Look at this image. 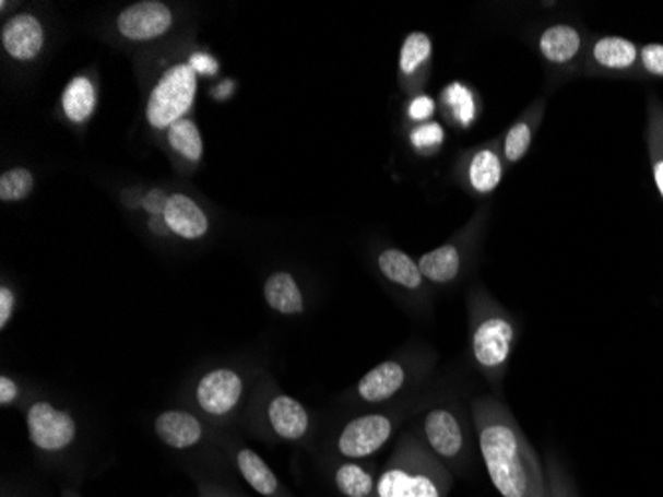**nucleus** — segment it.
<instances>
[{
    "label": "nucleus",
    "instance_id": "obj_1",
    "mask_svg": "<svg viewBox=\"0 0 663 497\" xmlns=\"http://www.w3.org/2000/svg\"><path fill=\"white\" fill-rule=\"evenodd\" d=\"M478 452L502 497H546V468L511 410L493 397L471 404Z\"/></svg>",
    "mask_w": 663,
    "mask_h": 497
},
{
    "label": "nucleus",
    "instance_id": "obj_2",
    "mask_svg": "<svg viewBox=\"0 0 663 497\" xmlns=\"http://www.w3.org/2000/svg\"><path fill=\"white\" fill-rule=\"evenodd\" d=\"M469 351L473 365L490 387L499 392L509 372L519 324L509 310L485 287L471 288L467 295Z\"/></svg>",
    "mask_w": 663,
    "mask_h": 497
},
{
    "label": "nucleus",
    "instance_id": "obj_3",
    "mask_svg": "<svg viewBox=\"0 0 663 497\" xmlns=\"http://www.w3.org/2000/svg\"><path fill=\"white\" fill-rule=\"evenodd\" d=\"M453 472L441 464L422 436L405 434L378 474L376 497H447Z\"/></svg>",
    "mask_w": 663,
    "mask_h": 497
},
{
    "label": "nucleus",
    "instance_id": "obj_4",
    "mask_svg": "<svg viewBox=\"0 0 663 497\" xmlns=\"http://www.w3.org/2000/svg\"><path fill=\"white\" fill-rule=\"evenodd\" d=\"M487 217H489L487 208L478 210L475 217H471V222L457 233L453 239L417 259L427 283L437 287H447L463 276L469 263L473 261L475 249L481 244V237L487 227Z\"/></svg>",
    "mask_w": 663,
    "mask_h": 497
},
{
    "label": "nucleus",
    "instance_id": "obj_5",
    "mask_svg": "<svg viewBox=\"0 0 663 497\" xmlns=\"http://www.w3.org/2000/svg\"><path fill=\"white\" fill-rule=\"evenodd\" d=\"M196 96L197 72L191 64L181 62L167 68L150 92L145 104V120L153 130L167 132L191 111Z\"/></svg>",
    "mask_w": 663,
    "mask_h": 497
},
{
    "label": "nucleus",
    "instance_id": "obj_6",
    "mask_svg": "<svg viewBox=\"0 0 663 497\" xmlns=\"http://www.w3.org/2000/svg\"><path fill=\"white\" fill-rule=\"evenodd\" d=\"M422 440L441 464L453 474L463 472L471 460V434L461 410L436 406L427 410L422 421Z\"/></svg>",
    "mask_w": 663,
    "mask_h": 497
},
{
    "label": "nucleus",
    "instance_id": "obj_7",
    "mask_svg": "<svg viewBox=\"0 0 663 497\" xmlns=\"http://www.w3.org/2000/svg\"><path fill=\"white\" fill-rule=\"evenodd\" d=\"M400 416L392 412H370L350 421L336 438V452L344 460H366L380 452L392 440L400 424Z\"/></svg>",
    "mask_w": 663,
    "mask_h": 497
},
{
    "label": "nucleus",
    "instance_id": "obj_8",
    "mask_svg": "<svg viewBox=\"0 0 663 497\" xmlns=\"http://www.w3.org/2000/svg\"><path fill=\"white\" fill-rule=\"evenodd\" d=\"M26 430L34 448L40 452L58 453L76 442L78 424L70 412L40 400L26 410Z\"/></svg>",
    "mask_w": 663,
    "mask_h": 497
},
{
    "label": "nucleus",
    "instance_id": "obj_9",
    "mask_svg": "<svg viewBox=\"0 0 663 497\" xmlns=\"http://www.w3.org/2000/svg\"><path fill=\"white\" fill-rule=\"evenodd\" d=\"M459 181L475 198H489L502 184L507 171L500 140H489L463 154L457 164Z\"/></svg>",
    "mask_w": 663,
    "mask_h": 497
},
{
    "label": "nucleus",
    "instance_id": "obj_10",
    "mask_svg": "<svg viewBox=\"0 0 663 497\" xmlns=\"http://www.w3.org/2000/svg\"><path fill=\"white\" fill-rule=\"evenodd\" d=\"M197 409L209 418L225 421L239 409L245 397V378L235 368H215L197 382Z\"/></svg>",
    "mask_w": 663,
    "mask_h": 497
},
{
    "label": "nucleus",
    "instance_id": "obj_11",
    "mask_svg": "<svg viewBox=\"0 0 663 497\" xmlns=\"http://www.w3.org/2000/svg\"><path fill=\"white\" fill-rule=\"evenodd\" d=\"M174 11L162 0H140L118 14V33L131 43L157 40L174 28Z\"/></svg>",
    "mask_w": 663,
    "mask_h": 497
},
{
    "label": "nucleus",
    "instance_id": "obj_12",
    "mask_svg": "<svg viewBox=\"0 0 663 497\" xmlns=\"http://www.w3.org/2000/svg\"><path fill=\"white\" fill-rule=\"evenodd\" d=\"M412 380V368L407 363L390 358L374 366L356 384V397L364 404H386L398 397Z\"/></svg>",
    "mask_w": 663,
    "mask_h": 497
},
{
    "label": "nucleus",
    "instance_id": "obj_13",
    "mask_svg": "<svg viewBox=\"0 0 663 497\" xmlns=\"http://www.w3.org/2000/svg\"><path fill=\"white\" fill-rule=\"evenodd\" d=\"M0 40L7 55L16 62H33L44 50L46 33L38 16L31 12H21L2 24Z\"/></svg>",
    "mask_w": 663,
    "mask_h": 497
},
{
    "label": "nucleus",
    "instance_id": "obj_14",
    "mask_svg": "<svg viewBox=\"0 0 663 497\" xmlns=\"http://www.w3.org/2000/svg\"><path fill=\"white\" fill-rule=\"evenodd\" d=\"M267 422L272 434L283 442H303L312 428V421L305 404L283 392L269 400Z\"/></svg>",
    "mask_w": 663,
    "mask_h": 497
},
{
    "label": "nucleus",
    "instance_id": "obj_15",
    "mask_svg": "<svg viewBox=\"0 0 663 497\" xmlns=\"http://www.w3.org/2000/svg\"><path fill=\"white\" fill-rule=\"evenodd\" d=\"M584 33L575 24L568 23L546 26L536 40L538 55L543 56L544 62L556 68L572 67L584 52Z\"/></svg>",
    "mask_w": 663,
    "mask_h": 497
},
{
    "label": "nucleus",
    "instance_id": "obj_16",
    "mask_svg": "<svg viewBox=\"0 0 663 497\" xmlns=\"http://www.w3.org/2000/svg\"><path fill=\"white\" fill-rule=\"evenodd\" d=\"M546 114V99H534L533 104L522 111L521 116L509 126V130L500 138V150L505 157V166H517L529 150L533 147L534 135L538 132Z\"/></svg>",
    "mask_w": 663,
    "mask_h": 497
},
{
    "label": "nucleus",
    "instance_id": "obj_17",
    "mask_svg": "<svg viewBox=\"0 0 663 497\" xmlns=\"http://www.w3.org/2000/svg\"><path fill=\"white\" fill-rule=\"evenodd\" d=\"M434 58V43L427 33H410L403 38L398 58L400 80L405 92H417L422 88L431 68Z\"/></svg>",
    "mask_w": 663,
    "mask_h": 497
},
{
    "label": "nucleus",
    "instance_id": "obj_18",
    "mask_svg": "<svg viewBox=\"0 0 663 497\" xmlns=\"http://www.w3.org/2000/svg\"><path fill=\"white\" fill-rule=\"evenodd\" d=\"M162 215L167 229L186 241L203 239L209 233L208 213L186 193H171L165 199Z\"/></svg>",
    "mask_w": 663,
    "mask_h": 497
},
{
    "label": "nucleus",
    "instance_id": "obj_19",
    "mask_svg": "<svg viewBox=\"0 0 663 497\" xmlns=\"http://www.w3.org/2000/svg\"><path fill=\"white\" fill-rule=\"evenodd\" d=\"M155 436L174 450H191L205 438V426L187 410H165L155 418Z\"/></svg>",
    "mask_w": 663,
    "mask_h": 497
},
{
    "label": "nucleus",
    "instance_id": "obj_20",
    "mask_svg": "<svg viewBox=\"0 0 663 497\" xmlns=\"http://www.w3.org/2000/svg\"><path fill=\"white\" fill-rule=\"evenodd\" d=\"M590 64L604 72H636L640 67V48L624 36H600L588 50Z\"/></svg>",
    "mask_w": 663,
    "mask_h": 497
},
{
    "label": "nucleus",
    "instance_id": "obj_21",
    "mask_svg": "<svg viewBox=\"0 0 663 497\" xmlns=\"http://www.w3.org/2000/svg\"><path fill=\"white\" fill-rule=\"evenodd\" d=\"M233 460L242 475V480L249 484L259 496L262 497H293L281 480L272 472L271 465L262 460L259 453L250 450L247 446L233 448Z\"/></svg>",
    "mask_w": 663,
    "mask_h": 497
},
{
    "label": "nucleus",
    "instance_id": "obj_22",
    "mask_svg": "<svg viewBox=\"0 0 663 497\" xmlns=\"http://www.w3.org/2000/svg\"><path fill=\"white\" fill-rule=\"evenodd\" d=\"M378 269L386 281H390L395 287L410 291V293H422L425 288V276L419 269V263L414 257L398 249V247H386L378 253Z\"/></svg>",
    "mask_w": 663,
    "mask_h": 497
},
{
    "label": "nucleus",
    "instance_id": "obj_23",
    "mask_svg": "<svg viewBox=\"0 0 663 497\" xmlns=\"http://www.w3.org/2000/svg\"><path fill=\"white\" fill-rule=\"evenodd\" d=\"M441 108L446 110L447 120L459 130H469L475 126L481 114V99L475 88L463 82H451L441 92Z\"/></svg>",
    "mask_w": 663,
    "mask_h": 497
},
{
    "label": "nucleus",
    "instance_id": "obj_24",
    "mask_svg": "<svg viewBox=\"0 0 663 497\" xmlns=\"http://www.w3.org/2000/svg\"><path fill=\"white\" fill-rule=\"evenodd\" d=\"M262 295L267 305L274 312L284 315V317H296L303 315L306 309L305 295L298 287L296 279L286 271H276L264 281Z\"/></svg>",
    "mask_w": 663,
    "mask_h": 497
},
{
    "label": "nucleus",
    "instance_id": "obj_25",
    "mask_svg": "<svg viewBox=\"0 0 663 497\" xmlns=\"http://www.w3.org/2000/svg\"><path fill=\"white\" fill-rule=\"evenodd\" d=\"M376 482L371 465L358 460H344L334 470V486L344 497H376Z\"/></svg>",
    "mask_w": 663,
    "mask_h": 497
},
{
    "label": "nucleus",
    "instance_id": "obj_26",
    "mask_svg": "<svg viewBox=\"0 0 663 497\" xmlns=\"http://www.w3.org/2000/svg\"><path fill=\"white\" fill-rule=\"evenodd\" d=\"M62 111L72 123H84L96 111V88L87 76L72 78L62 94Z\"/></svg>",
    "mask_w": 663,
    "mask_h": 497
},
{
    "label": "nucleus",
    "instance_id": "obj_27",
    "mask_svg": "<svg viewBox=\"0 0 663 497\" xmlns=\"http://www.w3.org/2000/svg\"><path fill=\"white\" fill-rule=\"evenodd\" d=\"M646 142H648L653 181L663 199V102L655 94L648 99Z\"/></svg>",
    "mask_w": 663,
    "mask_h": 497
},
{
    "label": "nucleus",
    "instance_id": "obj_28",
    "mask_svg": "<svg viewBox=\"0 0 663 497\" xmlns=\"http://www.w3.org/2000/svg\"><path fill=\"white\" fill-rule=\"evenodd\" d=\"M167 144L174 150L175 154L181 155L183 159L191 162V164H199L203 159V152H205L203 135H201V130L197 128V123L189 118L179 120L167 130Z\"/></svg>",
    "mask_w": 663,
    "mask_h": 497
},
{
    "label": "nucleus",
    "instance_id": "obj_29",
    "mask_svg": "<svg viewBox=\"0 0 663 497\" xmlns=\"http://www.w3.org/2000/svg\"><path fill=\"white\" fill-rule=\"evenodd\" d=\"M34 176L28 167H11L0 176V201L14 203L33 193Z\"/></svg>",
    "mask_w": 663,
    "mask_h": 497
},
{
    "label": "nucleus",
    "instance_id": "obj_30",
    "mask_svg": "<svg viewBox=\"0 0 663 497\" xmlns=\"http://www.w3.org/2000/svg\"><path fill=\"white\" fill-rule=\"evenodd\" d=\"M410 144L417 154H436L446 144V128L436 120L419 123L410 132Z\"/></svg>",
    "mask_w": 663,
    "mask_h": 497
},
{
    "label": "nucleus",
    "instance_id": "obj_31",
    "mask_svg": "<svg viewBox=\"0 0 663 497\" xmlns=\"http://www.w3.org/2000/svg\"><path fill=\"white\" fill-rule=\"evenodd\" d=\"M544 468H546V497H578L563 465L548 458Z\"/></svg>",
    "mask_w": 663,
    "mask_h": 497
},
{
    "label": "nucleus",
    "instance_id": "obj_32",
    "mask_svg": "<svg viewBox=\"0 0 663 497\" xmlns=\"http://www.w3.org/2000/svg\"><path fill=\"white\" fill-rule=\"evenodd\" d=\"M436 111L437 102L429 94H415L414 98L410 99V104H407V118L417 126L431 122Z\"/></svg>",
    "mask_w": 663,
    "mask_h": 497
},
{
    "label": "nucleus",
    "instance_id": "obj_33",
    "mask_svg": "<svg viewBox=\"0 0 663 497\" xmlns=\"http://www.w3.org/2000/svg\"><path fill=\"white\" fill-rule=\"evenodd\" d=\"M640 68L653 78H663V45H646L640 48Z\"/></svg>",
    "mask_w": 663,
    "mask_h": 497
},
{
    "label": "nucleus",
    "instance_id": "obj_34",
    "mask_svg": "<svg viewBox=\"0 0 663 497\" xmlns=\"http://www.w3.org/2000/svg\"><path fill=\"white\" fill-rule=\"evenodd\" d=\"M14 309H16V295L12 288L2 285L0 287V329L2 331L9 327Z\"/></svg>",
    "mask_w": 663,
    "mask_h": 497
},
{
    "label": "nucleus",
    "instance_id": "obj_35",
    "mask_svg": "<svg viewBox=\"0 0 663 497\" xmlns=\"http://www.w3.org/2000/svg\"><path fill=\"white\" fill-rule=\"evenodd\" d=\"M19 394H21V388L12 380L11 376H0V406L9 409L11 404L19 400Z\"/></svg>",
    "mask_w": 663,
    "mask_h": 497
},
{
    "label": "nucleus",
    "instance_id": "obj_36",
    "mask_svg": "<svg viewBox=\"0 0 663 497\" xmlns=\"http://www.w3.org/2000/svg\"><path fill=\"white\" fill-rule=\"evenodd\" d=\"M191 68L196 70L197 74L199 72H205V74H213L215 70H217V62L211 58L209 55H196L191 58Z\"/></svg>",
    "mask_w": 663,
    "mask_h": 497
},
{
    "label": "nucleus",
    "instance_id": "obj_37",
    "mask_svg": "<svg viewBox=\"0 0 663 497\" xmlns=\"http://www.w3.org/2000/svg\"><path fill=\"white\" fill-rule=\"evenodd\" d=\"M199 489V497H235L233 494H228L227 489L215 486V484H197Z\"/></svg>",
    "mask_w": 663,
    "mask_h": 497
},
{
    "label": "nucleus",
    "instance_id": "obj_38",
    "mask_svg": "<svg viewBox=\"0 0 663 497\" xmlns=\"http://www.w3.org/2000/svg\"><path fill=\"white\" fill-rule=\"evenodd\" d=\"M62 497H82V496H80V494H78L76 489H70V487H68V489H64V494H62Z\"/></svg>",
    "mask_w": 663,
    "mask_h": 497
}]
</instances>
